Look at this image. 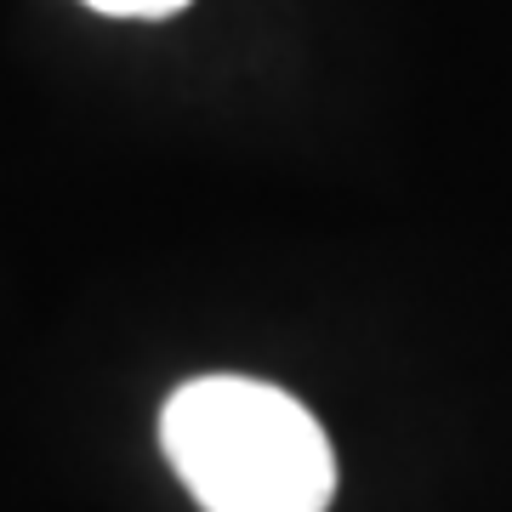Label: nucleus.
Listing matches in <instances>:
<instances>
[{
  "label": "nucleus",
  "mask_w": 512,
  "mask_h": 512,
  "mask_svg": "<svg viewBox=\"0 0 512 512\" xmlns=\"http://www.w3.org/2000/svg\"><path fill=\"white\" fill-rule=\"evenodd\" d=\"M92 12L103 18H171V12H183L194 0H86Z\"/></svg>",
  "instance_id": "2"
},
{
  "label": "nucleus",
  "mask_w": 512,
  "mask_h": 512,
  "mask_svg": "<svg viewBox=\"0 0 512 512\" xmlns=\"http://www.w3.org/2000/svg\"><path fill=\"white\" fill-rule=\"evenodd\" d=\"M165 461L205 512H325L336 450L302 399L256 376H194L160 410Z\"/></svg>",
  "instance_id": "1"
}]
</instances>
